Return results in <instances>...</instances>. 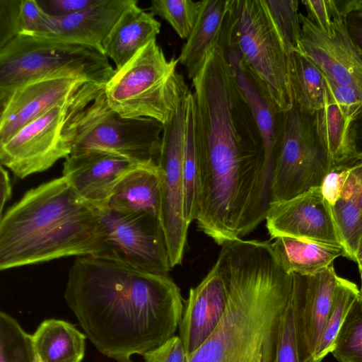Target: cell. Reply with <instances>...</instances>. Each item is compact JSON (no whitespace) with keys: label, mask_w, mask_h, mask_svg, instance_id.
<instances>
[{"label":"cell","mask_w":362,"mask_h":362,"mask_svg":"<svg viewBox=\"0 0 362 362\" xmlns=\"http://www.w3.org/2000/svg\"><path fill=\"white\" fill-rule=\"evenodd\" d=\"M199 188L198 228L218 245L240 239L265 218L264 150L223 48L215 44L192 78Z\"/></svg>","instance_id":"obj_1"},{"label":"cell","mask_w":362,"mask_h":362,"mask_svg":"<svg viewBox=\"0 0 362 362\" xmlns=\"http://www.w3.org/2000/svg\"><path fill=\"white\" fill-rule=\"evenodd\" d=\"M64 297L86 337L117 362L162 345L183 315L180 290L168 274L93 256L76 257Z\"/></svg>","instance_id":"obj_2"},{"label":"cell","mask_w":362,"mask_h":362,"mask_svg":"<svg viewBox=\"0 0 362 362\" xmlns=\"http://www.w3.org/2000/svg\"><path fill=\"white\" fill-rule=\"evenodd\" d=\"M216 264L228 302L215 330L187 362H276L292 274L269 241L236 239L221 245Z\"/></svg>","instance_id":"obj_3"},{"label":"cell","mask_w":362,"mask_h":362,"mask_svg":"<svg viewBox=\"0 0 362 362\" xmlns=\"http://www.w3.org/2000/svg\"><path fill=\"white\" fill-rule=\"evenodd\" d=\"M97 209L64 176L27 191L0 219V269L69 256L100 257Z\"/></svg>","instance_id":"obj_4"},{"label":"cell","mask_w":362,"mask_h":362,"mask_svg":"<svg viewBox=\"0 0 362 362\" xmlns=\"http://www.w3.org/2000/svg\"><path fill=\"white\" fill-rule=\"evenodd\" d=\"M221 42L237 50L245 69L279 112L293 107L290 53L266 0H232Z\"/></svg>","instance_id":"obj_5"},{"label":"cell","mask_w":362,"mask_h":362,"mask_svg":"<svg viewBox=\"0 0 362 362\" xmlns=\"http://www.w3.org/2000/svg\"><path fill=\"white\" fill-rule=\"evenodd\" d=\"M177 64L151 40L105 85L108 105L124 118H151L163 126L189 91Z\"/></svg>","instance_id":"obj_6"},{"label":"cell","mask_w":362,"mask_h":362,"mask_svg":"<svg viewBox=\"0 0 362 362\" xmlns=\"http://www.w3.org/2000/svg\"><path fill=\"white\" fill-rule=\"evenodd\" d=\"M104 86L87 82L71 96L0 143L1 165L23 179L66 158L71 153L80 116Z\"/></svg>","instance_id":"obj_7"},{"label":"cell","mask_w":362,"mask_h":362,"mask_svg":"<svg viewBox=\"0 0 362 362\" xmlns=\"http://www.w3.org/2000/svg\"><path fill=\"white\" fill-rule=\"evenodd\" d=\"M115 72L103 52L82 45L18 35L0 47V95L61 73L81 75L105 85Z\"/></svg>","instance_id":"obj_8"},{"label":"cell","mask_w":362,"mask_h":362,"mask_svg":"<svg viewBox=\"0 0 362 362\" xmlns=\"http://www.w3.org/2000/svg\"><path fill=\"white\" fill-rule=\"evenodd\" d=\"M333 166L317 136L313 115L301 112L294 104L290 110L281 112L270 204L320 187Z\"/></svg>","instance_id":"obj_9"},{"label":"cell","mask_w":362,"mask_h":362,"mask_svg":"<svg viewBox=\"0 0 362 362\" xmlns=\"http://www.w3.org/2000/svg\"><path fill=\"white\" fill-rule=\"evenodd\" d=\"M163 131L156 119L121 117L108 105L104 86L77 122L71 153L100 149L142 164L158 163Z\"/></svg>","instance_id":"obj_10"},{"label":"cell","mask_w":362,"mask_h":362,"mask_svg":"<svg viewBox=\"0 0 362 362\" xmlns=\"http://www.w3.org/2000/svg\"><path fill=\"white\" fill-rule=\"evenodd\" d=\"M96 209L104 246L98 257L151 273L168 274L173 269L158 218L121 213L107 206Z\"/></svg>","instance_id":"obj_11"},{"label":"cell","mask_w":362,"mask_h":362,"mask_svg":"<svg viewBox=\"0 0 362 362\" xmlns=\"http://www.w3.org/2000/svg\"><path fill=\"white\" fill-rule=\"evenodd\" d=\"M187 96L163 125L158 165L160 169V221L172 268L182 263L189 225L185 218L183 158Z\"/></svg>","instance_id":"obj_12"},{"label":"cell","mask_w":362,"mask_h":362,"mask_svg":"<svg viewBox=\"0 0 362 362\" xmlns=\"http://www.w3.org/2000/svg\"><path fill=\"white\" fill-rule=\"evenodd\" d=\"M301 27L298 51L312 60L325 78L362 93V51L346 31L345 16L339 14L330 36L299 13Z\"/></svg>","instance_id":"obj_13"},{"label":"cell","mask_w":362,"mask_h":362,"mask_svg":"<svg viewBox=\"0 0 362 362\" xmlns=\"http://www.w3.org/2000/svg\"><path fill=\"white\" fill-rule=\"evenodd\" d=\"M292 276L291 306L300 362H315L339 276L333 264L311 275Z\"/></svg>","instance_id":"obj_14"},{"label":"cell","mask_w":362,"mask_h":362,"mask_svg":"<svg viewBox=\"0 0 362 362\" xmlns=\"http://www.w3.org/2000/svg\"><path fill=\"white\" fill-rule=\"evenodd\" d=\"M87 82L93 81L81 75L61 73L31 81L0 95V143L71 96Z\"/></svg>","instance_id":"obj_15"},{"label":"cell","mask_w":362,"mask_h":362,"mask_svg":"<svg viewBox=\"0 0 362 362\" xmlns=\"http://www.w3.org/2000/svg\"><path fill=\"white\" fill-rule=\"evenodd\" d=\"M266 227L272 239L287 236L343 246L330 205L320 187L271 203Z\"/></svg>","instance_id":"obj_16"},{"label":"cell","mask_w":362,"mask_h":362,"mask_svg":"<svg viewBox=\"0 0 362 362\" xmlns=\"http://www.w3.org/2000/svg\"><path fill=\"white\" fill-rule=\"evenodd\" d=\"M144 165L148 164L110 151L89 149L68 156L63 163L62 176L81 199L100 208L107 204L119 182L128 173Z\"/></svg>","instance_id":"obj_17"},{"label":"cell","mask_w":362,"mask_h":362,"mask_svg":"<svg viewBox=\"0 0 362 362\" xmlns=\"http://www.w3.org/2000/svg\"><path fill=\"white\" fill-rule=\"evenodd\" d=\"M228 302V288L215 262L206 276L189 290L179 326L180 338L189 357L211 336L221 321Z\"/></svg>","instance_id":"obj_18"},{"label":"cell","mask_w":362,"mask_h":362,"mask_svg":"<svg viewBox=\"0 0 362 362\" xmlns=\"http://www.w3.org/2000/svg\"><path fill=\"white\" fill-rule=\"evenodd\" d=\"M228 62L259 129L264 150V190L270 202V187L279 139L281 112L270 103L243 66L237 50L223 47Z\"/></svg>","instance_id":"obj_19"},{"label":"cell","mask_w":362,"mask_h":362,"mask_svg":"<svg viewBox=\"0 0 362 362\" xmlns=\"http://www.w3.org/2000/svg\"><path fill=\"white\" fill-rule=\"evenodd\" d=\"M134 1L99 0L95 4L69 16L52 18L53 31L43 37L88 46L103 53L104 40L123 11Z\"/></svg>","instance_id":"obj_20"},{"label":"cell","mask_w":362,"mask_h":362,"mask_svg":"<svg viewBox=\"0 0 362 362\" xmlns=\"http://www.w3.org/2000/svg\"><path fill=\"white\" fill-rule=\"evenodd\" d=\"M134 0L122 13L103 43L104 54L116 69L127 64L143 47L159 34L160 23Z\"/></svg>","instance_id":"obj_21"},{"label":"cell","mask_w":362,"mask_h":362,"mask_svg":"<svg viewBox=\"0 0 362 362\" xmlns=\"http://www.w3.org/2000/svg\"><path fill=\"white\" fill-rule=\"evenodd\" d=\"M231 0H202L194 28L184 44L178 63L191 81L201 69L211 47L223 33Z\"/></svg>","instance_id":"obj_22"},{"label":"cell","mask_w":362,"mask_h":362,"mask_svg":"<svg viewBox=\"0 0 362 362\" xmlns=\"http://www.w3.org/2000/svg\"><path fill=\"white\" fill-rule=\"evenodd\" d=\"M124 214L147 213L160 219V169L158 163L141 165L117 185L107 204Z\"/></svg>","instance_id":"obj_23"},{"label":"cell","mask_w":362,"mask_h":362,"mask_svg":"<svg viewBox=\"0 0 362 362\" xmlns=\"http://www.w3.org/2000/svg\"><path fill=\"white\" fill-rule=\"evenodd\" d=\"M313 122L317 136L334 165L356 158L358 152L354 122L343 112L327 88L325 105L314 113Z\"/></svg>","instance_id":"obj_24"},{"label":"cell","mask_w":362,"mask_h":362,"mask_svg":"<svg viewBox=\"0 0 362 362\" xmlns=\"http://www.w3.org/2000/svg\"><path fill=\"white\" fill-rule=\"evenodd\" d=\"M86 336L62 320L42 321L31 334L36 362H81Z\"/></svg>","instance_id":"obj_25"},{"label":"cell","mask_w":362,"mask_h":362,"mask_svg":"<svg viewBox=\"0 0 362 362\" xmlns=\"http://www.w3.org/2000/svg\"><path fill=\"white\" fill-rule=\"evenodd\" d=\"M272 245L289 274L311 275L332 264L339 257L349 258L342 246L306 239L282 236L276 238Z\"/></svg>","instance_id":"obj_26"},{"label":"cell","mask_w":362,"mask_h":362,"mask_svg":"<svg viewBox=\"0 0 362 362\" xmlns=\"http://www.w3.org/2000/svg\"><path fill=\"white\" fill-rule=\"evenodd\" d=\"M341 243L349 258L355 262L362 235V160L354 159L349 177L332 206Z\"/></svg>","instance_id":"obj_27"},{"label":"cell","mask_w":362,"mask_h":362,"mask_svg":"<svg viewBox=\"0 0 362 362\" xmlns=\"http://www.w3.org/2000/svg\"><path fill=\"white\" fill-rule=\"evenodd\" d=\"M290 78L293 104L301 112L313 115L323 107L325 76L312 60L298 50L290 54Z\"/></svg>","instance_id":"obj_28"},{"label":"cell","mask_w":362,"mask_h":362,"mask_svg":"<svg viewBox=\"0 0 362 362\" xmlns=\"http://www.w3.org/2000/svg\"><path fill=\"white\" fill-rule=\"evenodd\" d=\"M359 296L360 289L354 283L339 278L332 305L315 351V362H321L329 353H332L338 332Z\"/></svg>","instance_id":"obj_29"},{"label":"cell","mask_w":362,"mask_h":362,"mask_svg":"<svg viewBox=\"0 0 362 362\" xmlns=\"http://www.w3.org/2000/svg\"><path fill=\"white\" fill-rule=\"evenodd\" d=\"M185 181V218L190 223L196 220L198 211L199 170L194 134L192 93L187 96L186 132L183 158Z\"/></svg>","instance_id":"obj_30"},{"label":"cell","mask_w":362,"mask_h":362,"mask_svg":"<svg viewBox=\"0 0 362 362\" xmlns=\"http://www.w3.org/2000/svg\"><path fill=\"white\" fill-rule=\"evenodd\" d=\"M0 362H36L31 341L19 323L0 313Z\"/></svg>","instance_id":"obj_31"},{"label":"cell","mask_w":362,"mask_h":362,"mask_svg":"<svg viewBox=\"0 0 362 362\" xmlns=\"http://www.w3.org/2000/svg\"><path fill=\"white\" fill-rule=\"evenodd\" d=\"M332 354L339 362H362V298L352 305L337 336Z\"/></svg>","instance_id":"obj_32"},{"label":"cell","mask_w":362,"mask_h":362,"mask_svg":"<svg viewBox=\"0 0 362 362\" xmlns=\"http://www.w3.org/2000/svg\"><path fill=\"white\" fill-rule=\"evenodd\" d=\"M201 1L152 0L150 12L166 21L182 39H186L195 24Z\"/></svg>","instance_id":"obj_33"},{"label":"cell","mask_w":362,"mask_h":362,"mask_svg":"<svg viewBox=\"0 0 362 362\" xmlns=\"http://www.w3.org/2000/svg\"><path fill=\"white\" fill-rule=\"evenodd\" d=\"M272 18L288 52L298 50L301 27L296 0H266Z\"/></svg>","instance_id":"obj_34"},{"label":"cell","mask_w":362,"mask_h":362,"mask_svg":"<svg viewBox=\"0 0 362 362\" xmlns=\"http://www.w3.org/2000/svg\"><path fill=\"white\" fill-rule=\"evenodd\" d=\"M53 22L37 0H20L17 11L18 35L46 37L53 31Z\"/></svg>","instance_id":"obj_35"},{"label":"cell","mask_w":362,"mask_h":362,"mask_svg":"<svg viewBox=\"0 0 362 362\" xmlns=\"http://www.w3.org/2000/svg\"><path fill=\"white\" fill-rule=\"evenodd\" d=\"M301 2L307 11V18L320 30L330 36L334 19L339 14L343 13L341 1L303 0Z\"/></svg>","instance_id":"obj_36"},{"label":"cell","mask_w":362,"mask_h":362,"mask_svg":"<svg viewBox=\"0 0 362 362\" xmlns=\"http://www.w3.org/2000/svg\"><path fill=\"white\" fill-rule=\"evenodd\" d=\"M276 362H300L291 300L281 320Z\"/></svg>","instance_id":"obj_37"},{"label":"cell","mask_w":362,"mask_h":362,"mask_svg":"<svg viewBox=\"0 0 362 362\" xmlns=\"http://www.w3.org/2000/svg\"><path fill=\"white\" fill-rule=\"evenodd\" d=\"M326 86L343 112L353 122L362 117V93L325 78Z\"/></svg>","instance_id":"obj_38"},{"label":"cell","mask_w":362,"mask_h":362,"mask_svg":"<svg viewBox=\"0 0 362 362\" xmlns=\"http://www.w3.org/2000/svg\"><path fill=\"white\" fill-rule=\"evenodd\" d=\"M353 160L334 165L322 182L320 187L322 194L331 207L335 204L345 185Z\"/></svg>","instance_id":"obj_39"},{"label":"cell","mask_w":362,"mask_h":362,"mask_svg":"<svg viewBox=\"0 0 362 362\" xmlns=\"http://www.w3.org/2000/svg\"><path fill=\"white\" fill-rule=\"evenodd\" d=\"M146 362H187L188 356L180 337L173 336L162 345L143 355Z\"/></svg>","instance_id":"obj_40"},{"label":"cell","mask_w":362,"mask_h":362,"mask_svg":"<svg viewBox=\"0 0 362 362\" xmlns=\"http://www.w3.org/2000/svg\"><path fill=\"white\" fill-rule=\"evenodd\" d=\"M41 8L52 18H62L80 12L99 0H37Z\"/></svg>","instance_id":"obj_41"},{"label":"cell","mask_w":362,"mask_h":362,"mask_svg":"<svg viewBox=\"0 0 362 362\" xmlns=\"http://www.w3.org/2000/svg\"><path fill=\"white\" fill-rule=\"evenodd\" d=\"M20 0H0V47L18 36L17 11Z\"/></svg>","instance_id":"obj_42"},{"label":"cell","mask_w":362,"mask_h":362,"mask_svg":"<svg viewBox=\"0 0 362 362\" xmlns=\"http://www.w3.org/2000/svg\"><path fill=\"white\" fill-rule=\"evenodd\" d=\"M345 25L351 40L362 51V13H348L345 16Z\"/></svg>","instance_id":"obj_43"},{"label":"cell","mask_w":362,"mask_h":362,"mask_svg":"<svg viewBox=\"0 0 362 362\" xmlns=\"http://www.w3.org/2000/svg\"><path fill=\"white\" fill-rule=\"evenodd\" d=\"M0 169V212L1 216L3 214L4 205L9 200L11 196L12 186L7 170L2 165H1Z\"/></svg>","instance_id":"obj_44"},{"label":"cell","mask_w":362,"mask_h":362,"mask_svg":"<svg viewBox=\"0 0 362 362\" xmlns=\"http://www.w3.org/2000/svg\"><path fill=\"white\" fill-rule=\"evenodd\" d=\"M341 8L345 16L351 12L362 13V0L341 1Z\"/></svg>","instance_id":"obj_45"},{"label":"cell","mask_w":362,"mask_h":362,"mask_svg":"<svg viewBox=\"0 0 362 362\" xmlns=\"http://www.w3.org/2000/svg\"><path fill=\"white\" fill-rule=\"evenodd\" d=\"M355 262L358 264L360 276H361L362 275V235L359 240V243L358 245Z\"/></svg>","instance_id":"obj_46"},{"label":"cell","mask_w":362,"mask_h":362,"mask_svg":"<svg viewBox=\"0 0 362 362\" xmlns=\"http://www.w3.org/2000/svg\"><path fill=\"white\" fill-rule=\"evenodd\" d=\"M356 158L362 160V152H358Z\"/></svg>","instance_id":"obj_47"},{"label":"cell","mask_w":362,"mask_h":362,"mask_svg":"<svg viewBox=\"0 0 362 362\" xmlns=\"http://www.w3.org/2000/svg\"><path fill=\"white\" fill-rule=\"evenodd\" d=\"M361 289H360V296H361V298H362V275L361 276Z\"/></svg>","instance_id":"obj_48"}]
</instances>
